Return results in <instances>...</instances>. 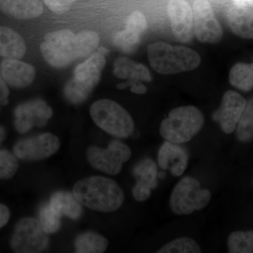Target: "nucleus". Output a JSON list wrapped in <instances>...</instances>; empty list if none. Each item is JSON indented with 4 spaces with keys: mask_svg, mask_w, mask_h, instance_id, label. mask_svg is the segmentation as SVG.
<instances>
[{
    "mask_svg": "<svg viewBox=\"0 0 253 253\" xmlns=\"http://www.w3.org/2000/svg\"><path fill=\"white\" fill-rule=\"evenodd\" d=\"M77 0H43L48 9L57 14L67 12Z\"/></svg>",
    "mask_w": 253,
    "mask_h": 253,
    "instance_id": "32",
    "label": "nucleus"
},
{
    "mask_svg": "<svg viewBox=\"0 0 253 253\" xmlns=\"http://www.w3.org/2000/svg\"><path fill=\"white\" fill-rule=\"evenodd\" d=\"M234 4L253 8V0H234Z\"/></svg>",
    "mask_w": 253,
    "mask_h": 253,
    "instance_id": "37",
    "label": "nucleus"
},
{
    "mask_svg": "<svg viewBox=\"0 0 253 253\" xmlns=\"http://www.w3.org/2000/svg\"><path fill=\"white\" fill-rule=\"evenodd\" d=\"M150 65L161 74H176L193 71L201 64L197 51L184 46H173L164 42H156L147 48Z\"/></svg>",
    "mask_w": 253,
    "mask_h": 253,
    "instance_id": "3",
    "label": "nucleus"
},
{
    "mask_svg": "<svg viewBox=\"0 0 253 253\" xmlns=\"http://www.w3.org/2000/svg\"><path fill=\"white\" fill-rule=\"evenodd\" d=\"M46 234L36 218H23L15 226L10 242L11 249L17 253L42 252L49 244Z\"/></svg>",
    "mask_w": 253,
    "mask_h": 253,
    "instance_id": "8",
    "label": "nucleus"
},
{
    "mask_svg": "<svg viewBox=\"0 0 253 253\" xmlns=\"http://www.w3.org/2000/svg\"><path fill=\"white\" fill-rule=\"evenodd\" d=\"M125 29L141 37L147 29V21L144 15L139 11L131 13L126 19Z\"/></svg>",
    "mask_w": 253,
    "mask_h": 253,
    "instance_id": "31",
    "label": "nucleus"
},
{
    "mask_svg": "<svg viewBox=\"0 0 253 253\" xmlns=\"http://www.w3.org/2000/svg\"><path fill=\"white\" fill-rule=\"evenodd\" d=\"M49 204L62 215L72 219H79L83 214L82 204L73 193L57 191L51 196Z\"/></svg>",
    "mask_w": 253,
    "mask_h": 253,
    "instance_id": "21",
    "label": "nucleus"
},
{
    "mask_svg": "<svg viewBox=\"0 0 253 253\" xmlns=\"http://www.w3.org/2000/svg\"><path fill=\"white\" fill-rule=\"evenodd\" d=\"M204 122V114L196 106H181L172 109L163 120L160 133L166 141L184 144L201 130Z\"/></svg>",
    "mask_w": 253,
    "mask_h": 253,
    "instance_id": "5",
    "label": "nucleus"
},
{
    "mask_svg": "<svg viewBox=\"0 0 253 253\" xmlns=\"http://www.w3.org/2000/svg\"><path fill=\"white\" fill-rule=\"evenodd\" d=\"M6 138V131L2 126H0V145L4 141Z\"/></svg>",
    "mask_w": 253,
    "mask_h": 253,
    "instance_id": "38",
    "label": "nucleus"
},
{
    "mask_svg": "<svg viewBox=\"0 0 253 253\" xmlns=\"http://www.w3.org/2000/svg\"><path fill=\"white\" fill-rule=\"evenodd\" d=\"M9 89L0 74V107L9 102Z\"/></svg>",
    "mask_w": 253,
    "mask_h": 253,
    "instance_id": "34",
    "label": "nucleus"
},
{
    "mask_svg": "<svg viewBox=\"0 0 253 253\" xmlns=\"http://www.w3.org/2000/svg\"><path fill=\"white\" fill-rule=\"evenodd\" d=\"M151 189L146 186L136 184L132 189V194L137 201H145L149 199L151 194Z\"/></svg>",
    "mask_w": 253,
    "mask_h": 253,
    "instance_id": "33",
    "label": "nucleus"
},
{
    "mask_svg": "<svg viewBox=\"0 0 253 253\" xmlns=\"http://www.w3.org/2000/svg\"><path fill=\"white\" fill-rule=\"evenodd\" d=\"M193 16L194 34L200 42L215 44L221 41L222 28L208 0H195Z\"/></svg>",
    "mask_w": 253,
    "mask_h": 253,
    "instance_id": "10",
    "label": "nucleus"
},
{
    "mask_svg": "<svg viewBox=\"0 0 253 253\" xmlns=\"http://www.w3.org/2000/svg\"><path fill=\"white\" fill-rule=\"evenodd\" d=\"M89 112L96 126L116 137L126 138L134 131L130 114L116 101L98 100L91 105Z\"/></svg>",
    "mask_w": 253,
    "mask_h": 253,
    "instance_id": "6",
    "label": "nucleus"
},
{
    "mask_svg": "<svg viewBox=\"0 0 253 253\" xmlns=\"http://www.w3.org/2000/svg\"><path fill=\"white\" fill-rule=\"evenodd\" d=\"M246 104V100L239 93L227 91L223 96L220 107L213 113L212 118L219 123L224 132L231 134L235 130Z\"/></svg>",
    "mask_w": 253,
    "mask_h": 253,
    "instance_id": "14",
    "label": "nucleus"
},
{
    "mask_svg": "<svg viewBox=\"0 0 253 253\" xmlns=\"http://www.w3.org/2000/svg\"><path fill=\"white\" fill-rule=\"evenodd\" d=\"M141 38L135 33L125 29L118 32L115 36L113 42L120 49L126 53H131L137 49L140 44Z\"/></svg>",
    "mask_w": 253,
    "mask_h": 253,
    "instance_id": "30",
    "label": "nucleus"
},
{
    "mask_svg": "<svg viewBox=\"0 0 253 253\" xmlns=\"http://www.w3.org/2000/svg\"><path fill=\"white\" fill-rule=\"evenodd\" d=\"M228 26L236 36L244 39H253V9L234 4L227 9Z\"/></svg>",
    "mask_w": 253,
    "mask_h": 253,
    "instance_id": "18",
    "label": "nucleus"
},
{
    "mask_svg": "<svg viewBox=\"0 0 253 253\" xmlns=\"http://www.w3.org/2000/svg\"><path fill=\"white\" fill-rule=\"evenodd\" d=\"M109 51L104 47L97 48L84 62L75 68L73 76L64 89L66 99L73 104H81L87 99L101 80V73L106 66V56Z\"/></svg>",
    "mask_w": 253,
    "mask_h": 253,
    "instance_id": "4",
    "label": "nucleus"
},
{
    "mask_svg": "<svg viewBox=\"0 0 253 253\" xmlns=\"http://www.w3.org/2000/svg\"><path fill=\"white\" fill-rule=\"evenodd\" d=\"M227 244L230 253H253V231L231 233L228 238Z\"/></svg>",
    "mask_w": 253,
    "mask_h": 253,
    "instance_id": "26",
    "label": "nucleus"
},
{
    "mask_svg": "<svg viewBox=\"0 0 253 253\" xmlns=\"http://www.w3.org/2000/svg\"><path fill=\"white\" fill-rule=\"evenodd\" d=\"M236 134L237 139L242 142L253 140V97L246 101V106L236 126Z\"/></svg>",
    "mask_w": 253,
    "mask_h": 253,
    "instance_id": "25",
    "label": "nucleus"
},
{
    "mask_svg": "<svg viewBox=\"0 0 253 253\" xmlns=\"http://www.w3.org/2000/svg\"><path fill=\"white\" fill-rule=\"evenodd\" d=\"M40 222L43 230L46 234L56 232L61 227V218L62 214L56 211L51 204L42 206L40 210Z\"/></svg>",
    "mask_w": 253,
    "mask_h": 253,
    "instance_id": "27",
    "label": "nucleus"
},
{
    "mask_svg": "<svg viewBox=\"0 0 253 253\" xmlns=\"http://www.w3.org/2000/svg\"><path fill=\"white\" fill-rule=\"evenodd\" d=\"M158 253H200L201 249L199 244L187 237L178 238L165 245Z\"/></svg>",
    "mask_w": 253,
    "mask_h": 253,
    "instance_id": "28",
    "label": "nucleus"
},
{
    "mask_svg": "<svg viewBox=\"0 0 253 253\" xmlns=\"http://www.w3.org/2000/svg\"><path fill=\"white\" fill-rule=\"evenodd\" d=\"M73 193L81 204L101 212L117 211L125 200L124 193L117 183L101 176H89L77 181Z\"/></svg>",
    "mask_w": 253,
    "mask_h": 253,
    "instance_id": "2",
    "label": "nucleus"
},
{
    "mask_svg": "<svg viewBox=\"0 0 253 253\" xmlns=\"http://www.w3.org/2000/svg\"><path fill=\"white\" fill-rule=\"evenodd\" d=\"M0 74L10 87L23 89L33 83L36 71L34 66L19 59H4L0 63Z\"/></svg>",
    "mask_w": 253,
    "mask_h": 253,
    "instance_id": "15",
    "label": "nucleus"
},
{
    "mask_svg": "<svg viewBox=\"0 0 253 253\" xmlns=\"http://www.w3.org/2000/svg\"><path fill=\"white\" fill-rule=\"evenodd\" d=\"M61 142L57 136L44 133L26 139L15 144L14 154L23 161H35L46 159L57 152Z\"/></svg>",
    "mask_w": 253,
    "mask_h": 253,
    "instance_id": "11",
    "label": "nucleus"
},
{
    "mask_svg": "<svg viewBox=\"0 0 253 253\" xmlns=\"http://www.w3.org/2000/svg\"><path fill=\"white\" fill-rule=\"evenodd\" d=\"M11 213L7 206L0 204V229L4 227L10 219Z\"/></svg>",
    "mask_w": 253,
    "mask_h": 253,
    "instance_id": "35",
    "label": "nucleus"
},
{
    "mask_svg": "<svg viewBox=\"0 0 253 253\" xmlns=\"http://www.w3.org/2000/svg\"><path fill=\"white\" fill-rule=\"evenodd\" d=\"M99 41V35L94 31L75 34L69 30H61L47 33L40 49L51 67L63 68L91 54L97 49Z\"/></svg>",
    "mask_w": 253,
    "mask_h": 253,
    "instance_id": "1",
    "label": "nucleus"
},
{
    "mask_svg": "<svg viewBox=\"0 0 253 253\" xmlns=\"http://www.w3.org/2000/svg\"><path fill=\"white\" fill-rule=\"evenodd\" d=\"M133 174L136 179V184L154 189L158 186L157 166L151 159H144L134 166Z\"/></svg>",
    "mask_w": 253,
    "mask_h": 253,
    "instance_id": "23",
    "label": "nucleus"
},
{
    "mask_svg": "<svg viewBox=\"0 0 253 253\" xmlns=\"http://www.w3.org/2000/svg\"><path fill=\"white\" fill-rule=\"evenodd\" d=\"M165 176H166L165 173H160V174H158V177L160 178H163Z\"/></svg>",
    "mask_w": 253,
    "mask_h": 253,
    "instance_id": "39",
    "label": "nucleus"
},
{
    "mask_svg": "<svg viewBox=\"0 0 253 253\" xmlns=\"http://www.w3.org/2000/svg\"><path fill=\"white\" fill-rule=\"evenodd\" d=\"M53 111L41 99L32 100L18 105L14 111V126L19 133H26L34 126H46Z\"/></svg>",
    "mask_w": 253,
    "mask_h": 253,
    "instance_id": "12",
    "label": "nucleus"
},
{
    "mask_svg": "<svg viewBox=\"0 0 253 253\" xmlns=\"http://www.w3.org/2000/svg\"><path fill=\"white\" fill-rule=\"evenodd\" d=\"M229 82L240 90L253 89V63H237L229 72Z\"/></svg>",
    "mask_w": 253,
    "mask_h": 253,
    "instance_id": "24",
    "label": "nucleus"
},
{
    "mask_svg": "<svg viewBox=\"0 0 253 253\" xmlns=\"http://www.w3.org/2000/svg\"><path fill=\"white\" fill-rule=\"evenodd\" d=\"M27 50L23 37L12 28L0 26V56L4 59H21Z\"/></svg>",
    "mask_w": 253,
    "mask_h": 253,
    "instance_id": "20",
    "label": "nucleus"
},
{
    "mask_svg": "<svg viewBox=\"0 0 253 253\" xmlns=\"http://www.w3.org/2000/svg\"><path fill=\"white\" fill-rule=\"evenodd\" d=\"M108 246L109 241L106 238L91 231L80 234L75 242L76 252L78 253H102Z\"/></svg>",
    "mask_w": 253,
    "mask_h": 253,
    "instance_id": "22",
    "label": "nucleus"
},
{
    "mask_svg": "<svg viewBox=\"0 0 253 253\" xmlns=\"http://www.w3.org/2000/svg\"><path fill=\"white\" fill-rule=\"evenodd\" d=\"M113 74L118 78L128 79L126 83L118 84V88L122 89L141 81L151 82L152 79L149 70L144 65L134 62L126 57H121L116 60Z\"/></svg>",
    "mask_w": 253,
    "mask_h": 253,
    "instance_id": "17",
    "label": "nucleus"
},
{
    "mask_svg": "<svg viewBox=\"0 0 253 253\" xmlns=\"http://www.w3.org/2000/svg\"><path fill=\"white\" fill-rule=\"evenodd\" d=\"M168 14L174 37L182 42H189L194 38L193 9L186 0H169Z\"/></svg>",
    "mask_w": 253,
    "mask_h": 253,
    "instance_id": "13",
    "label": "nucleus"
},
{
    "mask_svg": "<svg viewBox=\"0 0 253 253\" xmlns=\"http://www.w3.org/2000/svg\"><path fill=\"white\" fill-rule=\"evenodd\" d=\"M211 199V191L201 189L199 180L185 176L173 189L169 207L176 215H188L204 209L209 204Z\"/></svg>",
    "mask_w": 253,
    "mask_h": 253,
    "instance_id": "7",
    "label": "nucleus"
},
{
    "mask_svg": "<svg viewBox=\"0 0 253 253\" xmlns=\"http://www.w3.org/2000/svg\"><path fill=\"white\" fill-rule=\"evenodd\" d=\"M44 6L41 0H0V11L18 20L32 19L41 16Z\"/></svg>",
    "mask_w": 253,
    "mask_h": 253,
    "instance_id": "19",
    "label": "nucleus"
},
{
    "mask_svg": "<svg viewBox=\"0 0 253 253\" xmlns=\"http://www.w3.org/2000/svg\"><path fill=\"white\" fill-rule=\"evenodd\" d=\"M131 91L132 92L138 94H145L147 91L146 86L144 84H141V83H137V84H134V85L131 86Z\"/></svg>",
    "mask_w": 253,
    "mask_h": 253,
    "instance_id": "36",
    "label": "nucleus"
},
{
    "mask_svg": "<svg viewBox=\"0 0 253 253\" xmlns=\"http://www.w3.org/2000/svg\"><path fill=\"white\" fill-rule=\"evenodd\" d=\"M131 150L121 141L113 140L106 149L92 146L86 152L88 162L91 167L110 175H117L123 169V164L131 158Z\"/></svg>",
    "mask_w": 253,
    "mask_h": 253,
    "instance_id": "9",
    "label": "nucleus"
},
{
    "mask_svg": "<svg viewBox=\"0 0 253 253\" xmlns=\"http://www.w3.org/2000/svg\"><path fill=\"white\" fill-rule=\"evenodd\" d=\"M188 156L185 149L177 144L166 141L160 148L158 163L163 169H169L174 176H180L187 168Z\"/></svg>",
    "mask_w": 253,
    "mask_h": 253,
    "instance_id": "16",
    "label": "nucleus"
},
{
    "mask_svg": "<svg viewBox=\"0 0 253 253\" xmlns=\"http://www.w3.org/2000/svg\"><path fill=\"white\" fill-rule=\"evenodd\" d=\"M19 166L17 158L7 150L0 151V179L6 180L16 174Z\"/></svg>",
    "mask_w": 253,
    "mask_h": 253,
    "instance_id": "29",
    "label": "nucleus"
}]
</instances>
